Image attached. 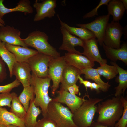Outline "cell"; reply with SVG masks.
Returning a JSON list of instances; mask_svg holds the SVG:
<instances>
[{
	"instance_id": "cell-29",
	"label": "cell",
	"mask_w": 127,
	"mask_h": 127,
	"mask_svg": "<svg viewBox=\"0 0 127 127\" xmlns=\"http://www.w3.org/2000/svg\"><path fill=\"white\" fill-rule=\"evenodd\" d=\"M33 87L31 85L23 87V90L18 97V98L24 108L26 112L29 107L31 100L35 98Z\"/></svg>"
},
{
	"instance_id": "cell-23",
	"label": "cell",
	"mask_w": 127,
	"mask_h": 127,
	"mask_svg": "<svg viewBox=\"0 0 127 127\" xmlns=\"http://www.w3.org/2000/svg\"><path fill=\"white\" fill-rule=\"evenodd\" d=\"M57 16L61 26L64 27L71 34L78 37L83 40L96 38L94 34L87 29L82 27L77 28L70 26L62 21L60 18L58 14H57Z\"/></svg>"
},
{
	"instance_id": "cell-15",
	"label": "cell",
	"mask_w": 127,
	"mask_h": 127,
	"mask_svg": "<svg viewBox=\"0 0 127 127\" xmlns=\"http://www.w3.org/2000/svg\"><path fill=\"white\" fill-rule=\"evenodd\" d=\"M31 71L27 62L16 61L12 69V74L22 84L23 87L30 86Z\"/></svg>"
},
{
	"instance_id": "cell-40",
	"label": "cell",
	"mask_w": 127,
	"mask_h": 127,
	"mask_svg": "<svg viewBox=\"0 0 127 127\" xmlns=\"http://www.w3.org/2000/svg\"><path fill=\"white\" fill-rule=\"evenodd\" d=\"M91 126L92 127H110L105 125L97 122H93Z\"/></svg>"
},
{
	"instance_id": "cell-21",
	"label": "cell",
	"mask_w": 127,
	"mask_h": 127,
	"mask_svg": "<svg viewBox=\"0 0 127 127\" xmlns=\"http://www.w3.org/2000/svg\"><path fill=\"white\" fill-rule=\"evenodd\" d=\"M0 123L7 126L13 125L19 127H26L23 120L2 107H0Z\"/></svg>"
},
{
	"instance_id": "cell-37",
	"label": "cell",
	"mask_w": 127,
	"mask_h": 127,
	"mask_svg": "<svg viewBox=\"0 0 127 127\" xmlns=\"http://www.w3.org/2000/svg\"><path fill=\"white\" fill-rule=\"evenodd\" d=\"M79 87L76 84H74L69 87L67 91L70 93L74 95L78 94L79 92Z\"/></svg>"
},
{
	"instance_id": "cell-31",
	"label": "cell",
	"mask_w": 127,
	"mask_h": 127,
	"mask_svg": "<svg viewBox=\"0 0 127 127\" xmlns=\"http://www.w3.org/2000/svg\"><path fill=\"white\" fill-rule=\"evenodd\" d=\"M121 98L123 106V111L122 116L115 124L114 127H126L127 126V100L122 96Z\"/></svg>"
},
{
	"instance_id": "cell-13",
	"label": "cell",
	"mask_w": 127,
	"mask_h": 127,
	"mask_svg": "<svg viewBox=\"0 0 127 127\" xmlns=\"http://www.w3.org/2000/svg\"><path fill=\"white\" fill-rule=\"evenodd\" d=\"M20 31L9 25L0 27V40L9 44L24 47L27 46L20 37Z\"/></svg>"
},
{
	"instance_id": "cell-36",
	"label": "cell",
	"mask_w": 127,
	"mask_h": 127,
	"mask_svg": "<svg viewBox=\"0 0 127 127\" xmlns=\"http://www.w3.org/2000/svg\"><path fill=\"white\" fill-rule=\"evenodd\" d=\"M0 57V83L7 78V74L5 63Z\"/></svg>"
},
{
	"instance_id": "cell-38",
	"label": "cell",
	"mask_w": 127,
	"mask_h": 127,
	"mask_svg": "<svg viewBox=\"0 0 127 127\" xmlns=\"http://www.w3.org/2000/svg\"><path fill=\"white\" fill-rule=\"evenodd\" d=\"M78 79L79 80V82L80 84H83L85 87L86 90L87 91V88H90L91 84V83L88 81L84 80L83 79L80 75L78 76Z\"/></svg>"
},
{
	"instance_id": "cell-26",
	"label": "cell",
	"mask_w": 127,
	"mask_h": 127,
	"mask_svg": "<svg viewBox=\"0 0 127 127\" xmlns=\"http://www.w3.org/2000/svg\"><path fill=\"white\" fill-rule=\"evenodd\" d=\"M111 63L116 66L119 74V83L115 88V92L114 95L115 97H120L122 94L124 95L127 88V71L121 67L116 62H111Z\"/></svg>"
},
{
	"instance_id": "cell-42",
	"label": "cell",
	"mask_w": 127,
	"mask_h": 127,
	"mask_svg": "<svg viewBox=\"0 0 127 127\" xmlns=\"http://www.w3.org/2000/svg\"><path fill=\"white\" fill-rule=\"evenodd\" d=\"M5 21L0 16V27L5 26Z\"/></svg>"
},
{
	"instance_id": "cell-24",
	"label": "cell",
	"mask_w": 127,
	"mask_h": 127,
	"mask_svg": "<svg viewBox=\"0 0 127 127\" xmlns=\"http://www.w3.org/2000/svg\"><path fill=\"white\" fill-rule=\"evenodd\" d=\"M107 6L108 14L112 16V21L119 22L126 10L122 2L119 0H110Z\"/></svg>"
},
{
	"instance_id": "cell-9",
	"label": "cell",
	"mask_w": 127,
	"mask_h": 127,
	"mask_svg": "<svg viewBox=\"0 0 127 127\" xmlns=\"http://www.w3.org/2000/svg\"><path fill=\"white\" fill-rule=\"evenodd\" d=\"M110 15H103L97 17L94 21L85 24H77L79 27L85 28L91 32L94 35L99 45L101 46L103 43L105 33L109 23Z\"/></svg>"
},
{
	"instance_id": "cell-3",
	"label": "cell",
	"mask_w": 127,
	"mask_h": 127,
	"mask_svg": "<svg viewBox=\"0 0 127 127\" xmlns=\"http://www.w3.org/2000/svg\"><path fill=\"white\" fill-rule=\"evenodd\" d=\"M48 40L49 37L47 34L39 30L34 31L29 33L26 38L22 39L28 47L34 48L39 53L53 57L60 56V53L49 43Z\"/></svg>"
},
{
	"instance_id": "cell-28",
	"label": "cell",
	"mask_w": 127,
	"mask_h": 127,
	"mask_svg": "<svg viewBox=\"0 0 127 127\" xmlns=\"http://www.w3.org/2000/svg\"><path fill=\"white\" fill-rule=\"evenodd\" d=\"M12 99L10 112L24 120L26 114V110L18 98L17 95L14 92L11 93Z\"/></svg>"
},
{
	"instance_id": "cell-10",
	"label": "cell",
	"mask_w": 127,
	"mask_h": 127,
	"mask_svg": "<svg viewBox=\"0 0 127 127\" xmlns=\"http://www.w3.org/2000/svg\"><path fill=\"white\" fill-rule=\"evenodd\" d=\"M56 0H45L40 2L38 0H36L33 4L36 12L34 21L37 22L46 18H51L54 16L56 13Z\"/></svg>"
},
{
	"instance_id": "cell-1",
	"label": "cell",
	"mask_w": 127,
	"mask_h": 127,
	"mask_svg": "<svg viewBox=\"0 0 127 127\" xmlns=\"http://www.w3.org/2000/svg\"><path fill=\"white\" fill-rule=\"evenodd\" d=\"M98 103L96 112L99 115L97 122L109 127H114L123 111L121 96L114 97Z\"/></svg>"
},
{
	"instance_id": "cell-8",
	"label": "cell",
	"mask_w": 127,
	"mask_h": 127,
	"mask_svg": "<svg viewBox=\"0 0 127 127\" xmlns=\"http://www.w3.org/2000/svg\"><path fill=\"white\" fill-rule=\"evenodd\" d=\"M52 57L38 52L30 58L27 62L32 72L38 77L45 78L48 76V64Z\"/></svg>"
},
{
	"instance_id": "cell-45",
	"label": "cell",
	"mask_w": 127,
	"mask_h": 127,
	"mask_svg": "<svg viewBox=\"0 0 127 127\" xmlns=\"http://www.w3.org/2000/svg\"><path fill=\"white\" fill-rule=\"evenodd\" d=\"M126 127H127V126H126Z\"/></svg>"
},
{
	"instance_id": "cell-6",
	"label": "cell",
	"mask_w": 127,
	"mask_h": 127,
	"mask_svg": "<svg viewBox=\"0 0 127 127\" xmlns=\"http://www.w3.org/2000/svg\"><path fill=\"white\" fill-rule=\"evenodd\" d=\"M67 64L64 56L57 57H52L49 62L48 75L52 82V88L53 94L59 88L63 72Z\"/></svg>"
},
{
	"instance_id": "cell-12",
	"label": "cell",
	"mask_w": 127,
	"mask_h": 127,
	"mask_svg": "<svg viewBox=\"0 0 127 127\" xmlns=\"http://www.w3.org/2000/svg\"><path fill=\"white\" fill-rule=\"evenodd\" d=\"M98 43L96 38L84 40L82 47L83 51L82 53L91 61L97 62L102 66L106 64L107 61L102 57L98 49Z\"/></svg>"
},
{
	"instance_id": "cell-25",
	"label": "cell",
	"mask_w": 127,
	"mask_h": 127,
	"mask_svg": "<svg viewBox=\"0 0 127 127\" xmlns=\"http://www.w3.org/2000/svg\"><path fill=\"white\" fill-rule=\"evenodd\" d=\"M34 99L30 101L29 107L24 119L26 127H34L37 123L38 116L42 113L41 110L35 105Z\"/></svg>"
},
{
	"instance_id": "cell-35",
	"label": "cell",
	"mask_w": 127,
	"mask_h": 127,
	"mask_svg": "<svg viewBox=\"0 0 127 127\" xmlns=\"http://www.w3.org/2000/svg\"><path fill=\"white\" fill-rule=\"evenodd\" d=\"M110 0H101L95 8L90 12L85 15L83 16L84 19L95 17V15L98 16V10L99 8L103 5H107Z\"/></svg>"
},
{
	"instance_id": "cell-2",
	"label": "cell",
	"mask_w": 127,
	"mask_h": 127,
	"mask_svg": "<svg viewBox=\"0 0 127 127\" xmlns=\"http://www.w3.org/2000/svg\"><path fill=\"white\" fill-rule=\"evenodd\" d=\"M31 74L30 85L33 87L35 96L34 104L37 107H40L42 116L46 117L48 105L53 99L48 94L51 79L49 76L42 78L37 77L32 72Z\"/></svg>"
},
{
	"instance_id": "cell-43",
	"label": "cell",
	"mask_w": 127,
	"mask_h": 127,
	"mask_svg": "<svg viewBox=\"0 0 127 127\" xmlns=\"http://www.w3.org/2000/svg\"><path fill=\"white\" fill-rule=\"evenodd\" d=\"M0 127H8V126L0 123Z\"/></svg>"
},
{
	"instance_id": "cell-14",
	"label": "cell",
	"mask_w": 127,
	"mask_h": 127,
	"mask_svg": "<svg viewBox=\"0 0 127 127\" xmlns=\"http://www.w3.org/2000/svg\"><path fill=\"white\" fill-rule=\"evenodd\" d=\"M60 29L63 37V41L59 49L67 51L70 53L82 55V53L76 50L75 47L77 46L82 47L84 40L71 34L62 26H61Z\"/></svg>"
},
{
	"instance_id": "cell-39",
	"label": "cell",
	"mask_w": 127,
	"mask_h": 127,
	"mask_svg": "<svg viewBox=\"0 0 127 127\" xmlns=\"http://www.w3.org/2000/svg\"><path fill=\"white\" fill-rule=\"evenodd\" d=\"M90 88L92 90L93 89L95 90L98 93L100 92V87L99 85L95 83H91Z\"/></svg>"
},
{
	"instance_id": "cell-44",
	"label": "cell",
	"mask_w": 127,
	"mask_h": 127,
	"mask_svg": "<svg viewBox=\"0 0 127 127\" xmlns=\"http://www.w3.org/2000/svg\"><path fill=\"white\" fill-rule=\"evenodd\" d=\"M8 127H19L13 125H10L8 126Z\"/></svg>"
},
{
	"instance_id": "cell-20",
	"label": "cell",
	"mask_w": 127,
	"mask_h": 127,
	"mask_svg": "<svg viewBox=\"0 0 127 127\" xmlns=\"http://www.w3.org/2000/svg\"><path fill=\"white\" fill-rule=\"evenodd\" d=\"M4 0H0V16L2 18L4 15L10 13L19 12L27 14L33 12V8L30 5L29 0H21L17 4V5L12 8H6L4 5Z\"/></svg>"
},
{
	"instance_id": "cell-5",
	"label": "cell",
	"mask_w": 127,
	"mask_h": 127,
	"mask_svg": "<svg viewBox=\"0 0 127 127\" xmlns=\"http://www.w3.org/2000/svg\"><path fill=\"white\" fill-rule=\"evenodd\" d=\"M73 114L68 108L61 103L52 100L47 108V117L56 124L57 127H78L73 121Z\"/></svg>"
},
{
	"instance_id": "cell-33",
	"label": "cell",
	"mask_w": 127,
	"mask_h": 127,
	"mask_svg": "<svg viewBox=\"0 0 127 127\" xmlns=\"http://www.w3.org/2000/svg\"><path fill=\"white\" fill-rule=\"evenodd\" d=\"M34 127H57L56 123L47 117L38 120Z\"/></svg>"
},
{
	"instance_id": "cell-41",
	"label": "cell",
	"mask_w": 127,
	"mask_h": 127,
	"mask_svg": "<svg viewBox=\"0 0 127 127\" xmlns=\"http://www.w3.org/2000/svg\"><path fill=\"white\" fill-rule=\"evenodd\" d=\"M122 3L125 10L127 9V0H120Z\"/></svg>"
},
{
	"instance_id": "cell-16",
	"label": "cell",
	"mask_w": 127,
	"mask_h": 127,
	"mask_svg": "<svg viewBox=\"0 0 127 127\" xmlns=\"http://www.w3.org/2000/svg\"><path fill=\"white\" fill-rule=\"evenodd\" d=\"M81 75L80 70L67 64L63 72L60 89L67 91L69 87L76 84Z\"/></svg>"
},
{
	"instance_id": "cell-32",
	"label": "cell",
	"mask_w": 127,
	"mask_h": 127,
	"mask_svg": "<svg viewBox=\"0 0 127 127\" xmlns=\"http://www.w3.org/2000/svg\"><path fill=\"white\" fill-rule=\"evenodd\" d=\"M12 97L10 92L0 94V107L7 106L10 107Z\"/></svg>"
},
{
	"instance_id": "cell-17",
	"label": "cell",
	"mask_w": 127,
	"mask_h": 127,
	"mask_svg": "<svg viewBox=\"0 0 127 127\" xmlns=\"http://www.w3.org/2000/svg\"><path fill=\"white\" fill-rule=\"evenodd\" d=\"M64 56L67 64L72 66L80 70L92 67L95 65L94 62L82 54L68 52L65 53Z\"/></svg>"
},
{
	"instance_id": "cell-22",
	"label": "cell",
	"mask_w": 127,
	"mask_h": 127,
	"mask_svg": "<svg viewBox=\"0 0 127 127\" xmlns=\"http://www.w3.org/2000/svg\"><path fill=\"white\" fill-rule=\"evenodd\" d=\"M81 73L85 75L86 79L91 80L99 85L100 89L103 92L107 91L111 86L108 83L105 82L101 79L96 69L89 67L83 69L81 70Z\"/></svg>"
},
{
	"instance_id": "cell-30",
	"label": "cell",
	"mask_w": 127,
	"mask_h": 127,
	"mask_svg": "<svg viewBox=\"0 0 127 127\" xmlns=\"http://www.w3.org/2000/svg\"><path fill=\"white\" fill-rule=\"evenodd\" d=\"M110 65L105 64L96 68L98 73L107 79L110 80L116 77L118 74L117 68L114 65Z\"/></svg>"
},
{
	"instance_id": "cell-4",
	"label": "cell",
	"mask_w": 127,
	"mask_h": 127,
	"mask_svg": "<svg viewBox=\"0 0 127 127\" xmlns=\"http://www.w3.org/2000/svg\"><path fill=\"white\" fill-rule=\"evenodd\" d=\"M98 98H89L85 100L79 108L73 114L74 122L78 127L91 126L94 115L97 112L96 104L102 101Z\"/></svg>"
},
{
	"instance_id": "cell-34",
	"label": "cell",
	"mask_w": 127,
	"mask_h": 127,
	"mask_svg": "<svg viewBox=\"0 0 127 127\" xmlns=\"http://www.w3.org/2000/svg\"><path fill=\"white\" fill-rule=\"evenodd\" d=\"M20 84V82L16 79L11 83L4 85L0 86V94L10 92L12 89L18 87Z\"/></svg>"
},
{
	"instance_id": "cell-18",
	"label": "cell",
	"mask_w": 127,
	"mask_h": 127,
	"mask_svg": "<svg viewBox=\"0 0 127 127\" xmlns=\"http://www.w3.org/2000/svg\"><path fill=\"white\" fill-rule=\"evenodd\" d=\"M6 48L14 55L16 61L27 62L29 59L38 52L27 47L12 45L5 43Z\"/></svg>"
},
{
	"instance_id": "cell-7",
	"label": "cell",
	"mask_w": 127,
	"mask_h": 127,
	"mask_svg": "<svg viewBox=\"0 0 127 127\" xmlns=\"http://www.w3.org/2000/svg\"><path fill=\"white\" fill-rule=\"evenodd\" d=\"M124 32L125 29L119 22L112 21L108 23L105 32L103 43L110 48L115 49L120 48L121 38Z\"/></svg>"
},
{
	"instance_id": "cell-19",
	"label": "cell",
	"mask_w": 127,
	"mask_h": 127,
	"mask_svg": "<svg viewBox=\"0 0 127 127\" xmlns=\"http://www.w3.org/2000/svg\"><path fill=\"white\" fill-rule=\"evenodd\" d=\"M102 46L107 57L112 62L121 60L127 64V43L124 42L118 49H115L106 46L103 43Z\"/></svg>"
},
{
	"instance_id": "cell-11",
	"label": "cell",
	"mask_w": 127,
	"mask_h": 127,
	"mask_svg": "<svg viewBox=\"0 0 127 127\" xmlns=\"http://www.w3.org/2000/svg\"><path fill=\"white\" fill-rule=\"evenodd\" d=\"M57 95L52 100L65 104L73 114L79 108L85 100L84 98L78 97L62 89L57 91Z\"/></svg>"
},
{
	"instance_id": "cell-27",
	"label": "cell",
	"mask_w": 127,
	"mask_h": 127,
	"mask_svg": "<svg viewBox=\"0 0 127 127\" xmlns=\"http://www.w3.org/2000/svg\"><path fill=\"white\" fill-rule=\"evenodd\" d=\"M0 57L7 64L9 72V76H13L12 69L14 65L16 62L14 55L6 48L5 43L0 40Z\"/></svg>"
}]
</instances>
